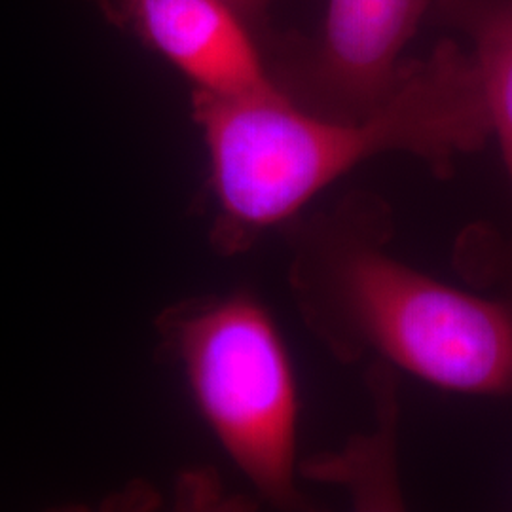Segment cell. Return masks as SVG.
<instances>
[{"label": "cell", "instance_id": "7a4b0ae2", "mask_svg": "<svg viewBox=\"0 0 512 512\" xmlns=\"http://www.w3.org/2000/svg\"><path fill=\"white\" fill-rule=\"evenodd\" d=\"M384 230L340 211L302 226L294 296L334 355L376 353L446 391L512 397V293L486 298L404 264Z\"/></svg>", "mask_w": 512, "mask_h": 512}, {"label": "cell", "instance_id": "6da1fadb", "mask_svg": "<svg viewBox=\"0 0 512 512\" xmlns=\"http://www.w3.org/2000/svg\"><path fill=\"white\" fill-rule=\"evenodd\" d=\"M192 114L222 217L239 234L291 219L372 156L406 152L446 175L494 137L475 55L452 38L404 63L393 92L361 120L317 116L281 93L194 92Z\"/></svg>", "mask_w": 512, "mask_h": 512}, {"label": "cell", "instance_id": "277c9868", "mask_svg": "<svg viewBox=\"0 0 512 512\" xmlns=\"http://www.w3.org/2000/svg\"><path fill=\"white\" fill-rule=\"evenodd\" d=\"M433 0H329L319 37L283 46L275 86L300 109L361 120L393 92L406 44Z\"/></svg>", "mask_w": 512, "mask_h": 512}, {"label": "cell", "instance_id": "8992f818", "mask_svg": "<svg viewBox=\"0 0 512 512\" xmlns=\"http://www.w3.org/2000/svg\"><path fill=\"white\" fill-rule=\"evenodd\" d=\"M431 6L471 40L512 188V0H433ZM509 256L512 285V243Z\"/></svg>", "mask_w": 512, "mask_h": 512}, {"label": "cell", "instance_id": "52a82bcc", "mask_svg": "<svg viewBox=\"0 0 512 512\" xmlns=\"http://www.w3.org/2000/svg\"><path fill=\"white\" fill-rule=\"evenodd\" d=\"M226 2L232 4L255 29L266 16L268 6L272 4V0H226Z\"/></svg>", "mask_w": 512, "mask_h": 512}, {"label": "cell", "instance_id": "5b68a950", "mask_svg": "<svg viewBox=\"0 0 512 512\" xmlns=\"http://www.w3.org/2000/svg\"><path fill=\"white\" fill-rule=\"evenodd\" d=\"M92 2L116 27L183 73L194 92L226 97L281 93L255 27L226 0Z\"/></svg>", "mask_w": 512, "mask_h": 512}, {"label": "cell", "instance_id": "3957f363", "mask_svg": "<svg viewBox=\"0 0 512 512\" xmlns=\"http://www.w3.org/2000/svg\"><path fill=\"white\" fill-rule=\"evenodd\" d=\"M175 323L177 351L203 418L260 494L294 505L298 395L274 319L255 298L236 294Z\"/></svg>", "mask_w": 512, "mask_h": 512}]
</instances>
